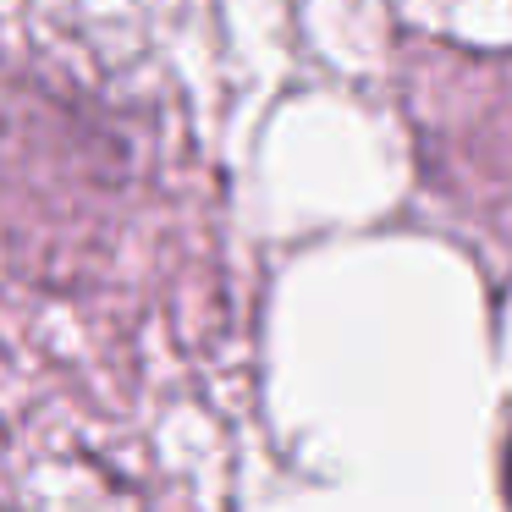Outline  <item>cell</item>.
Wrapping results in <instances>:
<instances>
[{
	"label": "cell",
	"instance_id": "6da1fadb",
	"mask_svg": "<svg viewBox=\"0 0 512 512\" xmlns=\"http://www.w3.org/2000/svg\"><path fill=\"white\" fill-rule=\"evenodd\" d=\"M507 507H512V452H507Z\"/></svg>",
	"mask_w": 512,
	"mask_h": 512
}]
</instances>
